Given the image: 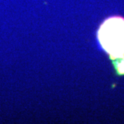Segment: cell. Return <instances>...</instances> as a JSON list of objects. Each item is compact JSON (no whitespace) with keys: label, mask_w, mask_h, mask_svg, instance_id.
I'll return each instance as SVG.
<instances>
[{"label":"cell","mask_w":124,"mask_h":124,"mask_svg":"<svg viewBox=\"0 0 124 124\" xmlns=\"http://www.w3.org/2000/svg\"><path fill=\"white\" fill-rule=\"evenodd\" d=\"M98 39L111 59L124 57V18L114 16L106 19L98 31Z\"/></svg>","instance_id":"cell-1"},{"label":"cell","mask_w":124,"mask_h":124,"mask_svg":"<svg viewBox=\"0 0 124 124\" xmlns=\"http://www.w3.org/2000/svg\"><path fill=\"white\" fill-rule=\"evenodd\" d=\"M119 59V62L116 65V68L118 73L120 75H124V57L117 59Z\"/></svg>","instance_id":"cell-2"}]
</instances>
